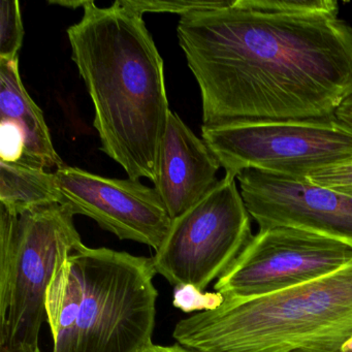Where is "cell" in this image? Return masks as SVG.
Returning <instances> with one entry per match:
<instances>
[{"instance_id": "23", "label": "cell", "mask_w": 352, "mask_h": 352, "mask_svg": "<svg viewBox=\"0 0 352 352\" xmlns=\"http://www.w3.org/2000/svg\"><path fill=\"white\" fill-rule=\"evenodd\" d=\"M36 352H41V350H38V351H36Z\"/></svg>"}, {"instance_id": "6", "label": "cell", "mask_w": 352, "mask_h": 352, "mask_svg": "<svg viewBox=\"0 0 352 352\" xmlns=\"http://www.w3.org/2000/svg\"><path fill=\"white\" fill-rule=\"evenodd\" d=\"M201 138L226 174L257 170L302 178L352 158V129L337 117L203 125Z\"/></svg>"}, {"instance_id": "19", "label": "cell", "mask_w": 352, "mask_h": 352, "mask_svg": "<svg viewBox=\"0 0 352 352\" xmlns=\"http://www.w3.org/2000/svg\"><path fill=\"white\" fill-rule=\"evenodd\" d=\"M142 352H193L187 348L183 347L180 344H174V345L164 346L156 345L152 343L151 345L148 346L147 348Z\"/></svg>"}, {"instance_id": "8", "label": "cell", "mask_w": 352, "mask_h": 352, "mask_svg": "<svg viewBox=\"0 0 352 352\" xmlns=\"http://www.w3.org/2000/svg\"><path fill=\"white\" fill-rule=\"evenodd\" d=\"M352 248L314 232L288 226L259 230L214 289L224 298H254L282 292L337 271Z\"/></svg>"}, {"instance_id": "18", "label": "cell", "mask_w": 352, "mask_h": 352, "mask_svg": "<svg viewBox=\"0 0 352 352\" xmlns=\"http://www.w3.org/2000/svg\"><path fill=\"white\" fill-rule=\"evenodd\" d=\"M335 116L338 120L352 129V96L338 108Z\"/></svg>"}, {"instance_id": "2", "label": "cell", "mask_w": 352, "mask_h": 352, "mask_svg": "<svg viewBox=\"0 0 352 352\" xmlns=\"http://www.w3.org/2000/svg\"><path fill=\"white\" fill-rule=\"evenodd\" d=\"M67 30L72 59L94 107L102 152L129 179L155 180L158 152L172 112L164 60L143 16L119 1H89Z\"/></svg>"}, {"instance_id": "15", "label": "cell", "mask_w": 352, "mask_h": 352, "mask_svg": "<svg viewBox=\"0 0 352 352\" xmlns=\"http://www.w3.org/2000/svg\"><path fill=\"white\" fill-rule=\"evenodd\" d=\"M119 3L125 9L138 15L145 13H170L178 14L181 17L195 12L206 11L220 7L223 0L215 1H193V0H118Z\"/></svg>"}, {"instance_id": "14", "label": "cell", "mask_w": 352, "mask_h": 352, "mask_svg": "<svg viewBox=\"0 0 352 352\" xmlns=\"http://www.w3.org/2000/svg\"><path fill=\"white\" fill-rule=\"evenodd\" d=\"M24 36L19 1L3 0L0 6V59H18Z\"/></svg>"}, {"instance_id": "22", "label": "cell", "mask_w": 352, "mask_h": 352, "mask_svg": "<svg viewBox=\"0 0 352 352\" xmlns=\"http://www.w3.org/2000/svg\"><path fill=\"white\" fill-rule=\"evenodd\" d=\"M333 189H337V190L341 191V192L345 193V195H351L352 197V185H349V186L339 187V188Z\"/></svg>"}, {"instance_id": "3", "label": "cell", "mask_w": 352, "mask_h": 352, "mask_svg": "<svg viewBox=\"0 0 352 352\" xmlns=\"http://www.w3.org/2000/svg\"><path fill=\"white\" fill-rule=\"evenodd\" d=\"M155 274L149 257L78 247L47 292L53 352H142L151 345Z\"/></svg>"}, {"instance_id": "1", "label": "cell", "mask_w": 352, "mask_h": 352, "mask_svg": "<svg viewBox=\"0 0 352 352\" xmlns=\"http://www.w3.org/2000/svg\"><path fill=\"white\" fill-rule=\"evenodd\" d=\"M203 125L329 118L352 96V25L335 0H223L182 16Z\"/></svg>"}, {"instance_id": "4", "label": "cell", "mask_w": 352, "mask_h": 352, "mask_svg": "<svg viewBox=\"0 0 352 352\" xmlns=\"http://www.w3.org/2000/svg\"><path fill=\"white\" fill-rule=\"evenodd\" d=\"M173 337L193 352H340L352 337V259L282 292L224 298L181 319Z\"/></svg>"}, {"instance_id": "13", "label": "cell", "mask_w": 352, "mask_h": 352, "mask_svg": "<svg viewBox=\"0 0 352 352\" xmlns=\"http://www.w3.org/2000/svg\"><path fill=\"white\" fill-rule=\"evenodd\" d=\"M54 173L0 162V207L12 215L61 204Z\"/></svg>"}, {"instance_id": "17", "label": "cell", "mask_w": 352, "mask_h": 352, "mask_svg": "<svg viewBox=\"0 0 352 352\" xmlns=\"http://www.w3.org/2000/svg\"><path fill=\"white\" fill-rule=\"evenodd\" d=\"M304 178L327 188L349 186L352 185V158L327 168L313 170Z\"/></svg>"}, {"instance_id": "11", "label": "cell", "mask_w": 352, "mask_h": 352, "mask_svg": "<svg viewBox=\"0 0 352 352\" xmlns=\"http://www.w3.org/2000/svg\"><path fill=\"white\" fill-rule=\"evenodd\" d=\"M220 168L203 139L170 112L153 184L172 220L199 203L216 186Z\"/></svg>"}, {"instance_id": "12", "label": "cell", "mask_w": 352, "mask_h": 352, "mask_svg": "<svg viewBox=\"0 0 352 352\" xmlns=\"http://www.w3.org/2000/svg\"><path fill=\"white\" fill-rule=\"evenodd\" d=\"M0 122L11 125L23 140V166L45 170L65 166L55 151L42 110L22 83L18 59H0Z\"/></svg>"}, {"instance_id": "5", "label": "cell", "mask_w": 352, "mask_h": 352, "mask_svg": "<svg viewBox=\"0 0 352 352\" xmlns=\"http://www.w3.org/2000/svg\"><path fill=\"white\" fill-rule=\"evenodd\" d=\"M63 204L12 215L0 207V352H36L56 270L83 245Z\"/></svg>"}, {"instance_id": "20", "label": "cell", "mask_w": 352, "mask_h": 352, "mask_svg": "<svg viewBox=\"0 0 352 352\" xmlns=\"http://www.w3.org/2000/svg\"><path fill=\"white\" fill-rule=\"evenodd\" d=\"M88 3L89 1H87V0H83V1H80V0H51V1H49L50 5L60 6V7L73 10H77L79 8H83L84 9Z\"/></svg>"}, {"instance_id": "21", "label": "cell", "mask_w": 352, "mask_h": 352, "mask_svg": "<svg viewBox=\"0 0 352 352\" xmlns=\"http://www.w3.org/2000/svg\"><path fill=\"white\" fill-rule=\"evenodd\" d=\"M340 352H352V337L343 344Z\"/></svg>"}, {"instance_id": "16", "label": "cell", "mask_w": 352, "mask_h": 352, "mask_svg": "<svg viewBox=\"0 0 352 352\" xmlns=\"http://www.w3.org/2000/svg\"><path fill=\"white\" fill-rule=\"evenodd\" d=\"M224 296L219 292H201L191 284L175 286L173 305L184 313L206 312L221 306Z\"/></svg>"}, {"instance_id": "9", "label": "cell", "mask_w": 352, "mask_h": 352, "mask_svg": "<svg viewBox=\"0 0 352 352\" xmlns=\"http://www.w3.org/2000/svg\"><path fill=\"white\" fill-rule=\"evenodd\" d=\"M54 174L61 204L75 215L91 218L120 240L154 250L162 246L173 220L155 189L131 179L106 178L69 166Z\"/></svg>"}, {"instance_id": "10", "label": "cell", "mask_w": 352, "mask_h": 352, "mask_svg": "<svg viewBox=\"0 0 352 352\" xmlns=\"http://www.w3.org/2000/svg\"><path fill=\"white\" fill-rule=\"evenodd\" d=\"M241 195L259 230L288 226L352 248V197L308 179L257 170L236 176Z\"/></svg>"}, {"instance_id": "7", "label": "cell", "mask_w": 352, "mask_h": 352, "mask_svg": "<svg viewBox=\"0 0 352 352\" xmlns=\"http://www.w3.org/2000/svg\"><path fill=\"white\" fill-rule=\"evenodd\" d=\"M236 180L224 175L199 203L173 219L152 261L156 274L174 287L191 284L206 292L253 238L250 214Z\"/></svg>"}]
</instances>
